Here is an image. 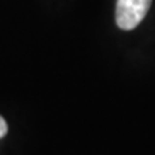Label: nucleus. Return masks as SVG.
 Here are the masks:
<instances>
[{
	"label": "nucleus",
	"mask_w": 155,
	"mask_h": 155,
	"mask_svg": "<svg viewBox=\"0 0 155 155\" xmlns=\"http://www.w3.org/2000/svg\"><path fill=\"white\" fill-rule=\"evenodd\" d=\"M152 0H116L115 20L122 30H132L144 20Z\"/></svg>",
	"instance_id": "1"
},
{
	"label": "nucleus",
	"mask_w": 155,
	"mask_h": 155,
	"mask_svg": "<svg viewBox=\"0 0 155 155\" xmlns=\"http://www.w3.org/2000/svg\"><path fill=\"white\" fill-rule=\"evenodd\" d=\"M6 134H7V124H6V121L0 116V138H3Z\"/></svg>",
	"instance_id": "2"
}]
</instances>
